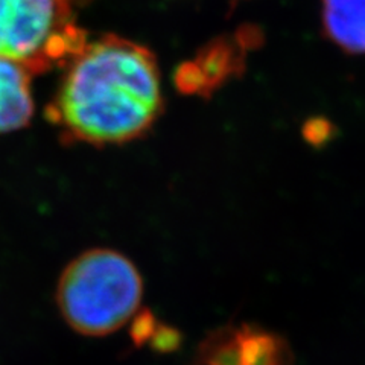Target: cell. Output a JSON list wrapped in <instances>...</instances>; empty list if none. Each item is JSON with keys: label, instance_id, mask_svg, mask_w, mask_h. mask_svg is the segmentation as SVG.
<instances>
[{"label": "cell", "instance_id": "obj_1", "mask_svg": "<svg viewBox=\"0 0 365 365\" xmlns=\"http://www.w3.org/2000/svg\"><path fill=\"white\" fill-rule=\"evenodd\" d=\"M66 67L49 114L72 140H133L150 130L163 110L157 60L145 46L106 36L86 43Z\"/></svg>", "mask_w": 365, "mask_h": 365}, {"label": "cell", "instance_id": "obj_2", "mask_svg": "<svg viewBox=\"0 0 365 365\" xmlns=\"http://www.w3.org/2000/svg\"><path fill=\"white\" fill-rule=\"evenodd\" d=\"M142 295V276L128 257L114 250L93 248L63 271L56 304L75 332L106 336L130 322Z\"/></svg>", "mask_w": 365, "mask_h": 365}, {"label": "cell", "instance_id": "obj_3", "mask_svg": "<svg viewBox=\"0 0 365 365\" xmlns=\"http://www.w3.org/2000/svg\"><path fill=\"white\" fill-rule=\"evenodd\" d=\"M86 0H0V58L44 73L67 66L87 43L75 19Z\"/></svg>", "mask_w": 365, "mask_h": 365}, {"label": "cell", "instance_id": "obj_4", "mask_svg": "<svg viewBox=\"0 0 365 365\" xmlns=\"http://www.w3.org/2000/svg\"><path fill=\"white\" fill-rule=\"evenodd\" d=\"M34 113L31 72L0 58V134L25 127Z\"/></svg>", "mask_w": 365, "mask_h": 365}, {"label": "cell", "instance_id": "obj_5", "mask_svg": "<svg viewBox=\"0 0 365 365\" xmlns=\"http://www.w3.org/2000/svg\"><path fill=\"white\" fill-rule=\"evenodd\" d=\"M326 37L350 55H365V0H322Z\"/></svg>", "mask_w": 365, "mask_h": 365}, {"label": "cell", "instance_id": "obj_6", "mask_svg": "<svg viewBox=\"0 0 365 365\" xmlns=\"http://www.w3.org/2000/svg\"><path fill=\"white\" fill-rule=\"evenodd\" d=\"M204 78L207 98L245 71V51L235 37H216L197 53L193 61Z\"/></svg>", "mask_w": 365, "mask_h": 365}, {"label": "cell", "instance_id": "obj_7", "mask_svg": "<svg viewBox=\"0 0 365 365\" xmlns=\"http://www.w3.org/2000/svg\"><path fill=\"white\" fill-rule=\"evenodd\" d=\"M241 365H292L288 341L256 324H241Z\"/></svg>", "mask_w": 365, "mask_h": 365}, {"label": "cell", "instance_id": "obj_8", "mask_svg": "<svg viewBox=\"0 0 365 365\" xmlns=\"http://www.w3.org/2000/svg\"><path fill=\"white\" fill-rule=\"evenodd\" d=\"M241 324L228 323L207 334L190 365H241Z\"/></svg>", "mask_w": 365, "mask_h": 365}, {"label": "cell", "instance_id": "obj_9", "mask_svg": "<svg viewBox=\"0 0 365 365\" xmlns=\"http://www.w3.org/2000/svg\"><path fill=\"white\" fill-rule=\"evenodd\" d=\"M302 134L304 142L314 148H323L334 140L336 127L324 116H312L303 122Z\"/></svg>", "mask_w": 365, "mask_h": 365}, {"label": "cell", "instance_id": "obj_10", "mask_svg": "<svg viewBox=\"0 0 365 365\" xmlns=\"http://www.w3.org/2000/svg\"><path fill=\"white\" fill-rule=\"evenodd\" d=\"M175 84L181 93L200 95L202 98H207V88H205L204 78L193 61L180 64L175 72Z\"/></svg>", "mask_w": 365, "mask_h": 365}, {"label": "cell", "instance_id": "obj_11", "mask_svg": "<svg viewBox=\"0 0 365 365\" xmlns=\"http://www.w3.org/2000/svg\"><path fill=\"white\" fill-rule=\"evenodd\" d=\"M235 40L247 52V51L257 49L259 46H262V43H264L265 38H264V32L260 31L259 26L244 25L237 29Z\"/></svg>", "mask_w": 365, "mask_h": 365}]
</instances>
